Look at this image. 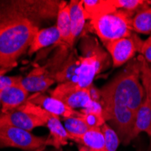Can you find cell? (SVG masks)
Listing matches in <instances>:
<instances>
[{"label": "cell", "instance_id": "obj_1", "mask_svg": "<svg viewBox=\"0 0 151 151\" xmlns=\"http://www.w3.org/2000/svg\"><path fill=\"white\" fill-rule=\"evenodd\" d=\"M39 31L33 19L14 3L0 5V70L9 71L30 47Z\"/></svg>", "mask_w": 151, "mask_h": 151}, {"label": "cell", "instance_id": "obj_2", "mask_svg": "<svg viewBox=\"0 0 151 151\" xmlns=\"http://www.w3.org/2000/svg\"><path fill=\"white\" fill-rule=\"evenodd\" d=\"M141 60L129 61L121 72L99 91L101 107L117 106L137 112L145 100L140 83Z\"/></svg>", "mask_w": 151, "mask_h": 151}, {"label": "cell", "instance_id": "obj_3", "mask_svg": "<svg viewBox=\"0 0 151 151\" xmlns=\"http://www.w3.org/2000/svg\"><path fill=\"white\" fill-rule=\"evenodd\" d=\"M80 46L82 54L79 55L80 64L75 83L88 88L92 85L94 79L109 67V57L94 37H84Z\"/></svg>", "mask_w": 151, "mask_h": 151}, {"label": "cell", "instance_id": "obj_4", "mask_svg": "<svg viewBox=\"0 0 151 151\" xmlns=\"http://www.w3.org/2000/svg\"><path fill=\"white\" fill-rule=\"evenodd\" d=\"M133 13L117 10L96 19L91 20L90 24L104 45L112 41L129 37L134 33L132 29Z\"/></svg>", "mask_w": 151, "mask_h": 151}, {"label": "cell", "instance_id": "obj_5", "mask_svg": "<svg viewBox=\"0 0 151 151\" xmlns=\"http://www.w3.org/2000/svg\"><path fill=\"white\" fill-rule=\"evenodd\" d=\"M47 146V137H38L19 128L0 122V147L35 151Z\"/></svg>", "mask_w": 151, "mask_h": 151}, {"label": "cell", "instance_id": "obj_6", "mask_svg": "<svg viewBox=\"0 0 151 151\" xmlns=\"http://www.w3.org/2000/svg\"><path fill=\"white\" fill-rule=\"evenodd\" d=\"M50 96L60 100L73 109H88L97 101L93 94L92 85L83 88L74 82L59 83L57 87L50 91Z\"/></svg>", "mask_w": 151, "mask_h": 151}, {"label": "cell", "instance_id": "obj_7", "mask_svg": "<svg viewBox=\"0 0 151 151\" xmlns=\"http://www.w3.org/2000/svg\"><path fill=\"white\" fill-rule=\"evenodd\" d=\"M143 41L135 33L129 37L120 38L107 44L105 46L111 57L113 67H120L129 63L137 51H140Z\"/></svg>", "mask_w": 151, "mask_h": 151}, {"label": "cell", "instance_id": "obj_8", "mask_svg": "<svg viewBox=\"0 0 151 151\" xmlns=\"http://www.w3.org/2000/svg\"><path fill=\"white\" fill-rule=\"evenodd\" d=\"M0 122H4L11 126L30 132L35 128L46 126L47 123L44 119L24 111L20 107L12 111L2 113L0 115Z\"/></svg>", "mask_w": 151, "mask_h": 151}, {"label": "cell", "instance_id": "obj_9", "mask_svg": "<svg viewBox=\"0 0 151 151\" xmlns=\"http://www.w3.org/2000/svg\"><path fill=\"white\" fill-rule=\"evenodd\" d=\"M54 82L53 75H51L45 67L36 66L27 76L23 78L21 85L27 92L40 93L50 88Z\"/></svg>", "mask_w": 151, "mask_h": 151}, {"label": "cell", "instance_id": "obj_10", "mask_svg": "<svg viewBox=\"0 0 151 151\" xmlns=\"http://www.w3.org/2000/svg\"><path fill=\"white\" fill-rule=\"evenodd\" d=\"M15 5L31 19L57 17L60 2L57 1H14Z\"/></svg>", "mask_w": 151, "mask_h": 151}, {"label": "cell", "instance_id": "obj_11", "mask_svg": "<svg viewBox=\"0 0 151 151\" xmlns=\"http://www.w3.org/2000/svg\"><path fill=\"white\" fill-rule=\"evenodd\" d=\"M27 101L36 104L42 107L49 113L58 117H63V119L70 118L73 116L76 112L75 109L68 107L60 100L53 98L52 96H47L43 94V92L35 93L27 99Z\"/></svg>", "mask_w": 151, "mask_h": 151}, {"label": "cell", "instance_id": "obj_12", "mask_svg": "<svg viewBox=\"0 0 151 151\" xmlns=\"http://www.w3.org/2000/svg\"><path fill=\"white\" fill-rule=\"evenodd\" d=\"M28 94L20 84L9 87L1 91V111L6 113L22 106L28 99Z\"/></svg>", "mask_w": 151, "mask_h": 151}, {"label": "cell", "instance_id": "obj_13", "mask_svg": "<svg viewBox=\"0 0 151 151\" xmlns=\"http://www.w3.org/2000/svg\"><path fill=\"white\" fill-rule=\"evenodd\" d=\"M71 140L80 144L85 149V151H105L106 140L101 128L90 129L87 132L81 136H71Z\"/></svg>", "mask_w": 151, "mask_h": 151}, {"label": "cell", "instance_id": "obj_14", "mask_svg": "<svg viewBox=\"0 0 151 151\" xmlns=\"http://www.w3.org/2000/svg\"><path fill=\"white\" fill-rule=\"evenodd\" d=\"M141 132H145L148 135L151 148V103L146 96L143 103L137 111L136 122L130 136V142Z\"/></svg>", "mask_w": 151, "mask_h": 151}, {"label": "cell", "instance_id": "obj_15", "mask_svg": "<svg viewBox=\"0 0 151 151\" xmlns=\"http://www.w3.org/2000/svg\"><path fill=\"white\" fill-rule=\"evenodd\" d=\"M46 127L50 132L49 137H47V145L59 149L62 146L67 145L68 140L71 139V136L61 122L60 117L52 114L47 121Z\"/></svg>", "mask_w": 151, "mask_h": 151}, {"label": "cell", "instance_id": "obj_16", "mask_svg": "<svg viewBox=\"0 0 151 151\" xmlns=\"http://www.w3.org/2000/svg\"><path fill=\"white\" fill-rule=\"evenodd\" d=\"M56 26L60 33V43L73 48V45L72 43V24L70 17L69 4L65 1L60 2L58 14H57V24Z\"/></svg>", "mask_w": 151, "mask_h": 151}, {"label": "cell", "instance_id": "obj_17", "mask_svg": "<svg viewBox=\"0 0 151 151\" xmlns=\"http://www.w3.org/2000/svg\"><path fill=\"white\" fill-rule=\"evenodd\" d=\"M60 33L56 25L39 30L35 35L28 49L29 55H32L45 47L60 43Z\"/></svg>", "mask_w": 151, "mask_h": 151}, {"label": "cell", "instance_id": "obj_18", "mask_svg": "<svg viewBox=\"0 0 151 151\" xmlns=\"http://www.w3.org/2000/svg\"><path fill=\"white\" fill-rule=\"evenodd\" d=\"M82 3L85 19L90 21L118 10L112 4V0H82Z\"/></svg>", "mask_w": 151, "mask_h": 151}, {"label": "cell", "instance_id": "obj_19", "mask_svg": "<svg viewBox=\"0 0 151 151\" xmlns=\"http://www.w3.org/2000/svg\"><path fill=\"white\" fill-rule=\"evenodd\" d=\"M79 64V54H77V52L74 50L70 53V55L67 57L60 69L53 75L55 81L59 83H63V82H74L75 83Z\"/></svg>", "mask_w": 151, "mask_h": 151}, {"label": "cell", "instance_id": "obj_20", "mask_svg": "<svg viewBox=\"0 0 151 151\" xmlns=\"http://www.w3.org/2000/svg\"><path fill=\"white\" fill-rule=\"evenodd\" d=\"M70 17L72 24V43L81 35L85 25V17L83 13V3L82 0H72L69 3Z\"/></svg>", "mask_w": 151, "mask_h": 151}, {"label": "cell", "instance_id": "obj_21", "mask_svg": "<svg viewBox=\"0 0 151 151\" xmlns=\"http://www.w3.org/2000/svg\"><path fill=\"white\" fill-rule=\"evenodd\" d=\"M78 115L85 122L89 129L101 128L105 124L102 107L100 101H96L90 108L82 109L81 111H77Z\"/></svg>", "mask_w": 151, "mask_h": 151}, {"label": "cell", "instance_id": "obj_22", "mask_svg": "<svg viewBox=\"0 0 151 151\" xmlns=\"http://www.w3.org/2000/svg\"><path fill=\"white\" fill-rule=\"evenodd\" d=\"M132 29L133 32L144 35L151 33V6L147 5L135 14L132 17Z\"/></svg>", "mask_w": 151, "mask_h": 151}, {"label": "cell", "instance_id": "obj_23", "mask_svg": "<svg viewBox=\"0 0 151 151\" xmlns=\"http://www.w3.org/2000/svg\"><path fill=\"white\" fill-rule=\"evenodd\" d=\"M63 126L66 131L72 137L81 136L90 129L89 127L85 124V122L78 115L77 111L75 112L73 116L70 118H66L64 119Z\"/></svg>", "mask_w": 151, "mask_h": 151}, {"label": "cell", "instance_id": "obj_24", "mask_svg": "<svg viewBox=\"0 0 151 151\" xmlns=\"http://www.w3.org/2000/svg\"><path fill=\"white\" fill-rule=\"evenodd\" d=\"M150 3V1H144V0H112V4L118 10H124L133 14L135 11H139L140 8Z\"/></svg>", "mask_w": 151, "mask_h": 151}, {"label": "cell", "instance_id": "obj_25", "mask_svg": "<svg viewBox=\"0 0 151 151\" xmlns=\"http://www.w3.org/2000/svg\"><path fill=\"white\" fill-rule=\"evenodd\" d=\"M101 130L105 136L106 140L105 151H117L120 140L116 131L106 123L101 127Z\"/></svg>", "mask_w": 151, "mask_h": 151}, {"label": "cell", "instance_id": "obj_26", "mask_svg": "<svg viewBox=\"0 0 151 151\" xmlns=\"http://www.w3.org/2000/svg\"><path fill=\"white\" fill-rule=\"evenodd\" d=\"M141 77L145 96L148 98L151 103V68L144 59L141 60Z\"/></svg>", "mask_w": 151, "mask_h": 151}, {"label": "cell", "instance_id": "obj_27", "mask_svg": "<svg viewBox=\"0 0 151 151\" xmlns=\"http://www.w3.org/2000/svg\"><path fill=\"white\" fill-rule=\"evenodd\" d=\"M7 72L6 70H0V91H4L9 87L20 84L23 80V77L18 76H7L5 75V73Z\"/></svg>", "mask_w": 151, "mask_h": 151}, {"label": "cell", "instance_id": "obj_28", "mask_svg": "<svg viewBox=\"0 0 151 151\" xmlns=\"http://www.w3.org/2000/svg\"><path fill=\"white\" fill-rule=\"evenodd\" d=\"M139 52L144 57L145 61L147 63H151V35L146 41L143 42Z\"/></svg>", "mask_w": 151, "mask_h": 151}, {"label": "cell", "instance_id": "obj_29", "mask_svg": "<svg viewBox=\"0 0 151 151\" xmlns=\"http://www.w3.org/2000/svg\"><path fill=\"white\" fill-rule=\"evenodd\" d=\"M45 148V147H42V148H39V149H37V150H35V151H43Z\"/></svg>", "mask_w": 151, "mask_h": 151}, {"label": "cell", "instance_id": "obj_30", "mask_svg": "<svg viewBox=\"0 0 151 151\" xmlns=\"http://www.w3.org/2000/svg\"><path fill=\"white\" fill-rule=\"evenodd\" d=\"M0 104H1V91H0Z\"/></svg>", "mask_w": 151, "mask_h": 151}, {"label": "cell", "instance_id": "obj_31", "mask_svg": "<svg viewBox=\"0 0 151 151\" xmlns=\"http://www.w3.org/2000/svg\"><path fill=\"white\" fill-rule=\"evenodd\" d=\"M91 151H96V150H91Z\"/></svg>", "mask_w": 151, "mask_h": 151}]
</instances>
